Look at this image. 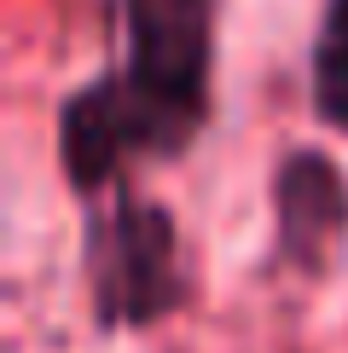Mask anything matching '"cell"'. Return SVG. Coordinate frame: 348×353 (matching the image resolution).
<instances>
[{"mask_svg":"<svg viewBox=\"0 0 348 353\" xmlns=\"http://www.w3.org/2000/svg\"><path fill=\"white\" fill-rule=\"evenodd\" d=\"M81 209V307L99 336H151L197 313L203 272L174 203L139 180L110 185Z\"/></svg>","mask_w":348,"mask_h":353,"instance_id":"1","label":"cell"},{"mask_svg":"<svg viewBox=\"0 0 348 353\" xmlns=\"http://www.w3.org/2000/svg\"><path fill=\"white\" fill-rule=\"evenodd\" d=\"M308 110L325 134L348 139V0H319L308 41Z\"/></svg>","mask_w":348,"mask_h":353,"instance_id":"4","label":"cell"},{"mask_svg":"<svg viewBox=\"0 0 348 353\" xmlns=\"http://www.w3.org/2000/svg\"><path fill=\"white\" fill-rule=\"evenodd\" d=\"M116 81L145 99L163 122L203 145L215 122V70H221V0H110Z\"/></svg>","mask_w":348,"mask_h":353,"instance_id":"2","label":"cell"},{"mask_svg":"<svg viewBox=\"0 0 348 353\" xmlns=\"http://www.w3.org/2000/svg\"><path fill=\"white\" fill-rule=\"evenodd\" d=\"M348 261V163L284 145L267 163V267L284 284H331Z\"/></svg>","mask_w":348,"mask_h":353,"instance_id":"3","label":"cell"}]
</instances>
